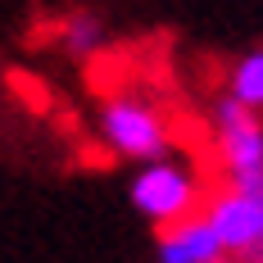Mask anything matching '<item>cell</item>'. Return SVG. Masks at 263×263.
<instances>
[{"label":"cell","mask_w":263,"mask_h":263,"mask_svg":"<svg viewBox=\"0 0 263 263\" xmlns=\"http://www.w3.org/2000/svg\"><path fill=\"white\" fill-rule=\"evenodd\" d=\"M96 127H100V141L109 145V155H118V159L150 163V159L173 155V127H168V118L145 96H136V91L109 96L100 105Z\"/></svg>","instance_id":"obj_2"},{"label":"cell","mask_w":263,"mask_h":263,"mask_svg":"<svg viewBox=\"0 0 263 263\" xmlns=\"http://www.w3.org/2000/svg\"><path fill=\"white\" fill-rule=\"evenodd\" d=\"M227 96L245 100L250 109H263V46L245 50L240 59H232L227 68Z\"/></svg>","instance_id":"obj_7"},{"label":"cell","mask_w":263,"mask_h":263,"mask_svg":"<svg viewBox=\"0 0 263 263\" xmlns=\"http://www.w3.org/2000/svg\"><path fill=\"white\" fill-rule=\"evenodd\" d=\"M127 200H132V209L159 232V227H168L177 218L200 213L209 195H204V182H200V173L191 163L163 155V159H150V163L136 168V177L127 186Z\"/></svg>","instance_id":"obj_1"},{"label":"cell","mask_w":263,"mask_h":263,"mask_svg":"<svg viewBox=\"0 0 263 263\" xmlns=\"http://www.w3.org/2000/svg\"><path fill=\"white\" fill-rule=\"evenodd\" d=\"M105 41H109L105 18L91 14V9H68L54 23V46L68 54V59H78V64H91L96 54L105 50Z\"/></svg>","instance_id":"obj_6"},{"label":"cell","mask_w":263,"mask_h":263,"mask_svg":"<svg viewBox=\"0 0 263 263\" xmlns=\"http://www.w3.org/2000/svg\"><path fill=\"white\" fill-rule=\"evenodd\" d=\"M213 155L222 186H263V109L222 96L213 105Z\"/></svg>","instance_id":"obj_3"},{"label":"cell","mask_w":263,"mask_h":263,"mask_svg":"<svg viewBox=\"0 0 263 263\" xmlns=\"http://www.w3.org/2000/svg\"><path fill=\"white\" fill-rule=\"evenodd\" d=\"M204 213L218 227L232 259L263 263V186H222L204 200Z\"/></svg>","instance_id":"obj_4"},{"label":"cell","mask_w":263,"mask_h":263,"mask_svg":"<svg viewBox=\"0 0 263 263\" xmlns=\"http://www.w3.org/2000/svg\"><path fill=\"white\" fill-rule=\"evenodd\" d=\"M155 259L159 263H222L232 259L227 245L218 236V227L209 222V213H191V218H177L168 227H159L155 236Z\"/></svg>","instance_id":"obj_5"}]
</instances>
